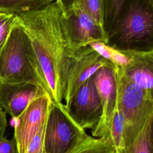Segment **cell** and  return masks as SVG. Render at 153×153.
I'll return each mask as SVG.
<instances>
[{
	"instance_id": "obj_1",
	"label": "cell",
	"mask_w": 153,
	"mask_h": 153,
	"mask_svg": "<svg viewBox=\"0 0 153 153\" xmlns=\"http://www.w3.org/2000/svg\"><path fill=\"white\" fill-rule=\"evenodd\" d=\"M62 11L56 0L41 10L17 14L20 25L31 39L41 84L56 105L63 103L65 71L71 51L62 30Z\"/></svg>"
},
{
	"instance_id": "obj_2",
	"label": "cell",
	"mask_w": 153,
	"mask_h": 153,
	"mask_svg": "<svg viewBox=\"0 0 153 153\" xmlns=\"http://www.w3.org/2000/svg\"><path fill=\"white\" fill-rule=\"evenodd\" d=\"M107 38L118 50L153 51V0H130Z\"/></svg>"
},
{
	"instance_id": "obj_3",
	"label": "cell",
	"mask_w": 153,
	"mask_h": 153,
	"mask_svg": "<svg viewBox=\"0 0 153 153\" xmlns=\"http://www.w3.org/2000/svg\"><path fill=\"white\" fill-rule=\"evenodd\" d=\"M0 79L8 83H30L43 88L31 39L19 20L0 54Z\"/></svg>"
},
{
	"instance_id": "obj_4",
	"label": "cell",
	"mask_w": 153,
	"mask_h": 153,
	"mask_svg": "<svg viewBox=\"0 0 153 153\" xmlns=\"http://www.w3.org/2000/svg\"><path fill=\"white\" fill-rule=\"evenodd\" d=\"M117 105L125 119V148L136 137L153 114V94L139 87L117 66Z\"/></svg>"
},
{
	"instance_id": "obj_5",
	"label": "cell",
	"mask_w": 153,
	"mask_h": 153,
	"mask_svg": "<svg viewBox=\"0 0 153 153\" xmlns=\"http://www.w3.org/2000/svg\"><path fill=\"white\" fill-rule=\"evenodd\" d=\"M87 134L71 118L63 103H51L44 134L46 153H68Z\"/></svg>"
},
{
	"instance_id": "obj_6",
	"label": "cell",
	"mask_w": 153,
	"mask_h": 153,
	"mask_svg": "<svg viewBox=\"0 0 153 153\" xmlns=\"http://www.w3.org/2000/svg\"><path fill=\"white\" fill-rule=\"evenodd\" d=\"M60 21L65 40L71 51L93 41L107 42L103 29L96 24L75 1L66 10H62Z\"/></svg>"
},
{
	"instance_id": "obj_7",
	"label": "cell",
	"mask_w": 153,
	"mask_h": 153,
	"mask_svg": "<svg viewBox=\"0 0 153 153\" xmlns=\"http://www.w3.org/2000/svg\"><path fill=\"white\" fill-rule=\"evenodd\" d=\"M108 61L89 45L71 51L66 62L64 76L63 100L66 108L83 82Z\"/></svg>"
},
{
	"instance_id": "obj_8",
	"label": "cell",
	"mask_w": 153,
	"mask_h": 153,
	"mask_svg": "<svg viewBox=\"0 0 153 153\" xmlns=\"http://www.w3.org/2000/svg\"><path fill=\"white\" fill-rule=\"evenodd\" d=\"M66 108L71 118L82 129L93 130L97 126L102 115V106L94 74L78 88Z\"/></svg>"
},
{
	"instance_id": "obj_9",
	"label": "cell",
	"mask_w": 153,
	"mask_h": 153,
	"mask_svg": "<svg viewBox=\"0 0 153 153\" xmlns=\"http://www.w3.org/2000/svg\"><path fill=\"white\" fill-rule=\"evenodd\" d=\"M117 66L109 60L94 74L96 87L100 97L102 115L97 126L91 130L94 137H105L117 105Z\"/></svg>"
},
{
	"instance_id": "obj_10",
	"label": "cell",
	"mask_w": 153,
	"mask_h": 153,
	"mask_svg": "<svg viewBox=\"0 0 153 153\" xmlns=\"http://www.w3.org/2000/svg\"><path fill=\"white\" fill-rule=\"evenodd\" d=\"M51 100L48 93L42 90L30 101L17 118L14 136L19 153H25L31 140L45 121Z\"/></svg>"
},
{
	"instance_id": "obj_11",
	"label": "cell",
	"mask_w": 153,
	"mask_h": 153,
	"mask_svg": "<svg viewBox=\"0 0 153 153\" xmlns=\"http://www.w3.org/2000/svg\"><path fill=\"white\" fill-rule=\"evenodd\" d=\"M43 90L30 83H8L0 79V107L16 119Z\"/></svg>"
},
{
	"instance_id": "obj_12",
	"label": "cell",
	"mask_w": 153,
	"mask_h": 153,
	"mask_svg": "<svg viewBox=\"0 0 153 153\" xmlns=\"http://www.w3.org/2000/svg\"><path fill=\"white\" fill-rule=\"evenodd\" d=\"M130 60L122 72L139 87L153 94V51H128Z\"/></svg>"
},
{
	"instance_id": "obj_13",
	"label": "cell",
	"mask_w": 153,
	"mask_h": 153,
	"mask_svg": "<svg viewBox=\"0 0 153 153\" xmlns=\"http://www.w3.org/2000/svg\"><path fill=\"white\" fill-rule=\"evenodd\" d=\"M124 135L125 119L117 105L104 137L107 138L111 142L115 153H118L125 148Z\"/></svg>"
},
{
	"instance_id": "obj_14",
	"label": "cell",
	"mask_w": 153,
	"mask_h": 153,
	"mask_svg": "<svg viewBox=\"0 0 153 153\" xmlns=\"http://www.w3.org/2000/svg\"><path fill=\"white\" fill-rule=\"evenodd\" d=\"M153 114L146 121L133 141L118 153H152Z\"/></svg>"
},
{
	"instance_id": "obj_15",
	"label": "cell",
	"mask_w": 153,
	"mask_h": 153,
	"mask_svg": "<svg viewBox=\"0 0 153 153\" xmlns=\"http://www.w3.org/2000/svg\"><path fill=\"white\" fill-rule=\"evenodd\" d=\"M68 153H115L114 146L106 137L87 135Z\"/></svg>"
},
{
	"instance_id": "obj_16",
	"label": "cell",
	"mask_w": 153,
	"mask_h": 153,
	"mask_svg": "<svg viewBox=\"0 0 153 153\" xmlns=\"http://www.w3.org/2000/svg\"><path fill=\"white\" fill-rule=\"evenodd\" d=\"M87 45L91 47L102 57L119 68L124 67L130 60L131 57L128 51L117 50L103 41H93Z\"/></svg>"
},
{
	"instance_id": "obj_17",
	"label": "cell",
	"mask_w": 153,
	"mask_h": 153,
	"mask_svg": "<svg viewBox=\"0 0 153 153\" xmlns=\"http://www.w3.org/2000/svg\"><path fill=\"white\" fill-rule=\"evenodd\" d=\"M130 0H103V29L106 35L112 30L125 11ZM108 39V38H107Z\"/></svg>"
},
{
	"instance_id": "obj_18",
	"label": "cell",
	"mask_w": 153,
	"mask_h": 153,
	"mask_svg": "<svg viewBox=\"0 0 153 153\" xmlns=\"http://www.w3.org/2000/svg\"><path fill=\"white\" fill-rule=\"evenodd\" d=\"M56 0H0V9L15 13L41 10Z\"/></svg>"
},
{
	"instance_id": "obj_19",
	"label": "cell",
	"mask_w": 153,
	"mask_h": 153,
	"mask_svg": "<svg viewBox=\"0 0 153 153\" xmlns=\"http://www.w3.org/2000/svg\"><path fill=\"white\" fill-rule=\"evenodd\" d=\"M74 1L81 6L96 24L103 29L105 14L103 0H74Z\"/></svg>"
},
{
	"instance_id": "obj_20",
	"label": "cell",
	"mask_w": 153,
	"mask_h": 153,
	"mask_svg": "<svg viewBox=\"0 0 153 153\" xmlns=\"http://www.w3.org/2000/svg\"><path fill=\"white\" fill-rule=\"evenodd\" d=\"M17 20V13L0 9V54L13 27Z\"/></svg>"
},
{
	"instance_id": "obj_21",
	"label": "cell",
	"mask_w": 153,
	"mask_h": 153,
	"mask_svg": "<svg viewBox=\"0 0 153 153\" xmlns=\"http://www.w3.org/2000/svg\"><path fill=\"white\" fill-rule=\"evenodd\" d=\"M47 117L43 124L31 140L25 153H46L44 146V134Z\"/></svg>"
},
{
	"instance_id": "obj_22",
	"label": "cell",
	"mask_w": 153,
	"mask_h": 153,
	"mask_svg": "<svg viewBox=\"0 0 153 153\" xmlns=\"http://www.w3.org/2000/svg\"><path fill=\"white\" fill-rule=\"evenodd\" d=\"M0 153H19L14 137L8 139L4 135L0 136Z\"/></svg>"
},
{
	"instance_id": "obj_23",
	"label": "cell",
	"mask_w": 153,
	"mask_h": 153,
	"mask_svg": "<svg viewBox=\"0 0 153 153\" xmlns=\"http://www.w3.org/2000/svg\"><path fill=\"white\" fill-rule=\"evenodd\" d=\"M7 126L6 113L0 107V136L4 135L5 128Z\"/></svg>"
},
{
	"instance_id": "obj_24",
	"label": "cell",
	"mask_w": 153,
	"mask_h": 153,
	"mask_svg": "<svg viewBox=\"0 0 153 153\" xmlns=\"http://www.w3.org/2000/svg\"><path fill=\"white\" fill-rule=\"evenodd\" d=\"M56 1L59 2L63 10H65L69 7H70L72 5L74 1V0H56Z\"/></svg>"
}]
</instances>
